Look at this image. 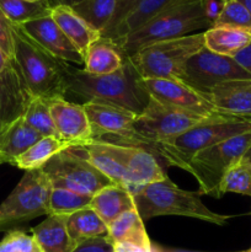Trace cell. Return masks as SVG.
Wrapping results in <instances>:
<instances>
[{
	"mask_svg": "<svg viewBox=\"0 0 251 252\" xmlns=\"http://www.w3.org/2000/svg\"><path fill=\"white\" fill-rule=\"evenodd\" d=\"M66 93L83 98V103L105 101L121 106L137 116L144 111L150 97L127 57L117 71L106 75H94L68 64Z\"/></svg>",
	"mask_w": 251,
	"mask_h": 252,
	"instance_id": "1",
	"label": "cell"
},
{
	"mask_svg": "<svg viewBox=\"0 0 251 252\" xmlns=\"http://www.w3.org/2000/svg\"><path fill=\"white\" fill-rule=\"evenodd\" d=\"M12 39L14 61L33 97H65L68 63L48 53L17 25H12Z\"/></svg>",
	"mask_w": 251,
	"mask_h": 252,
	"instance_id": "2",
	"label": "cell"
},
{
	"mask_svg": "<svg viewBox=\"0 0 251 252\" xmlns=\"http://www.w3.org/2000/svg\"><path fill=\"white\" fill-rule=\"evenodd\" d=\"M211 27L201 0H179L116 44L128 58L148 44L188 36L201 30L207 31Z\"/></svg>",
	"mask_w": 251,
	"mask_h": 252,
	"instance_id": "3",
	"label": "cell"
},
{
	"mask_svg": "<svg viewBox=\"0 0 251 252\" xmlns=\"http://www.w3.org/2000/svg\"><path fill=\"white\" fill-rule=\"evenodd\" d=\"M198 192H189L177 187L167 177L164 181L154 182L133 193L135 209L143 220L161 216H179L223 226L231 216L212 212L202 202Z\"/></svg>",
	"mask_w": 251,
	"mask_h": 252,
	"instance_id": "4",
	"label": "cell"
},
{
	"mask_svg": "<svg viewBox=\"0 0 251 252\" xmlns=\"http://www.w3.org/2000/svg\"><path fill=\"white\" fill-rule=\"evenodd\" d=\"M251 130V120L223 115L201 123L174 139L160 142L149 148L171 166L187 169L192 158L201 150Z\"/></svg>",
	"mask_w": 251,
	"mask_h": 252,
	"instance_id": "5",
	"label": "cell"
},
{
	"mask_svg": "<svg viewBox=\"0 0 251 252\" xmlns=\"http://www.w3.org/2000/svg\"><path fill=\"white\" fill-rule=\"evenodd\" d=\"M204 47V32L155 42L128 57L140 79H177L187 61Z\"/></svg>",
	"mask_w": 251,
	"mask_h": 252,
	"instance_id": "6",
	"label": "cell"
},
{
	"mask_svg": "<svg viewBox=\"0 0 251 252\" xmlns=\"http://www.w3.org/2000/svg\"><path fill=\"white\" fill-rule=\"evenodd\" d=\"M51 189L43 170L25 171L16 187L0 204V231L12 230L32 219L48 216Z\"/></svg>",
	"mask_w": 251,
	"mask_h": 252,
	"instance_id": "7",
	"label": "cell"
},
{
	"mask_svg": "<svg viewBox=\"0 0 251 252\" xmlns=\"http://www.w3.org/2000/svg\"><path fill=\"white\" fill-rule=\"evenodd\" d=\"M223 115L224 113L212 117H203L179 108L170 107L149 97L144 111L135 117L133 125L137 137L135 147L149 149L157 143L174 139L201 123L208 122Z\"/></svg>",
	"mask_w": 251,
	"mask_h": 252,
	"instance_id": "8",
	"label": "cell"
},
{
	"mask_svg": "<svg viewBox=\"0 0 251 252\" xmlns=\"http://www.w3.org/2000/svg\"><path fill=\"white\" fill-rule=\"evenodd\" d=\"M251 145V130L197 153L186 171L196 177L199 194L220 198L219 186L226 170L245 155Z\"/></svg>",
	"mask_w": 251,
	"mask_h": 252,
	"instance_id": "9",
	"label": "cell"
},
{
	"mask_svg": "<svg viewBox=\"0 0 251 252\" xmlns=\"http://www.w3.org/2000/svg\"><path fill=\"white\" fill-rule=\"evenodd\" d=\"M42 170L54 189H70L86 196L93 197L103 187L112 185L108 177L71 148L54 155Z\"/></svg>",
	"mask_w": 251,
	"mask_h": 252,
	"instance_id": "10",
	"label": "cell"
},
{
	"mask_svg": "<svg viewBox=\"0 0 251 252\" xmlns=\"http://www.w3.org/2000/svg\"><path fill=\"white\" fill-rule=\"evenodd\" d=\"M250 78V74L233 57L213 53L203 47L187 61L180 80L208 96L212 89L219 84Z\"/></svg>",
	"mask_w": 251,
	"mask_h": 252,
	"instance_id": "11",
	"label": "cell"
},
{
	"mask_svg": "<svg viewBox=\"0 0 251 252\" xmlns=\"http://www.w3.org/2000/svg\"><path fill=\"white\" fill-rule=\"evenodd\" d=\"M83 105L93 128L94 139L123 145L137 144L133 129L135 113L105 101H89Z\"/></svg>",
	"mask_w": 251,
	"mask_h": 252,
	"instance_id": "12",
	"label": "cell"
},
{
	"mask_svg": "<svg viewBox=\"0 0 251 252\" xmlns=\"http://www.w3.org/2000/svg\"><path fill=\"white\" fill-rule=\"evenodd\" d=\"M142 84L150 97L170 107L179 108L203 117L220 115L208 96L198 93L181 80L162 78L142 79Z\"/></svg>",
	"mask_w": 251,
	"mask_h": 252,
	"instance_id": "13",
	"label": "cell"
},
{
	"mask_svg": "<svg viewBox=\"0 0 251 252\" xmlns=\"http://www.w3.org/2000/svg\"><path fill=\"white\" fill-rule=\"evenodd\" d=\"M111 147L125 167L126 189L132 194L144 186L167 179L157 158L147 148L115 143H111Z\"/></svg>",
	"mask_w": 251,
	"mask_h": 252,
	"instance_id": "14",
	"label": "cell"
},
{
	"mask_svg": "<svg viewBox=\"0 0 251 252\" xmlns=\"http://www.w3.org/2000/svg\"><path fill=\"white\" fill-rule=\"evenodd\" d=\"M33 100L27 84L14 59L0 71V122L9 126L22 117Z\"/></svg>",
	"mask_w": 251,
	"mask_h": 252,
	"instance_id": "15",
	"label": "cell"
},
{
	"mask_svg": "<svg viewBox=\"0 0 251 252\" xmlns=\"http://www.w3.org/2000/svg\"><path fill=\"white\" fill-rule=\"evenodd\" d=\"M51 113L59 139L71 147L93 140V128L89 122L83 103L66 101L65 98L51 100Z\"/></svg>",
	"mask_w": 251,
	"mask_h": 252,
	"instance_id": "16",
	"label": "cell"
},
{
	"mask_svg": "<svg viewBox=\"0 0 251 252\" xmlns=\"http://www.w3.org/2000/svg\"><path fill=\"white\" fill-rule=\"evenodd\" d=\"M17 26L21 27L22 31L30 38L33 39L37 44H39L42 48L46 49L56 58L65 63L84 65V57L59 29L51 15L33 20V21L25 22L22 25H17Z\"/></svg>",
	"mask_w": 251,
	"mask_h": 252,
	"instance_id": "17",
	"label": "cell"
},
{
	"mask_svg": "<svg viewBox=\"0 0 251 252\" xmlns=\"http://www.w3.org/2000/svg\"><path fill=\"white\" fill-rule=\"evenodd\" d=\"M179 0H132L112 30L103 33V38L115 43L139 30L157 15Z\"/></svg>",
	"mask_w": 251,
	"mask_h": 252,
	"instance_id": "18",
	"label": "cell"
},
{
	"mask_svg": "<svg viewBox=\"0 0 251 252\" xmlns=\"http://www.w3.org/2000/svg\"><path fill=\"white\" fill-rule=\"evenodd\" d=\"M208 98L220 113L251 120V78L219 84Z\"/></svg>",
	"mask_w": 251,
	"mask_h": 252,
	"instance_id": "19",
	"label": "cell"
},
{
	"mask_svg": "<svg viewBox=\"0 0 251 252\" xmlns=\"http://www.w3.org/2000/svg\"><path fill=\"white\" fill-rule=\"evenodd\" d=\"M51 16L83 57L89 47L101 38V32L96 31L88 22L84 21L71 6L54 5L52 6Z\"/></svg>",
	"mask_w": 251,
	"mask_h": 252,
	"instance_id": "20",
	"label": "cell"
},
{
	"mask_svg": "<svg viewBox=\"0 0 251 252\" xmlns=\"http://www.w3.org/2000/svg\"><path fill=\"white\" fill-rule=\"evenodd\" d=\"M71 149L83 155L93 166L108 177L112 184L126 187L125 167L116 158L111 143L93 139L85 144L71 147Z\"/></svg>",
	"mask_w": 251,
	"mask_h": 252,
	"instance_id": "21",
	"label": "cell"
},
{
	"mask_svg": "<svg viewBox=\"0 0 251 252\" xmlns=\"http://www.w3.org/2000/svg\"><path fill=\"white\" fill-rule=\"evenodd\" d=\"M90 207L108 226L123 213L134 209L135 203L126 187L112 184L94 194Z\"/></svg>",
	"mask_w": 251,
	"mask_h": 252,
	"instance_id": "22",
	"label": "cell"
},
{
	"mask_svg": "<svg viewBox=\"0 0 251 252\" xmlns=\"http://www.w3.org/2000/svg\"><path fill=\"white\" fill-rule=\"evenodd\" d=\"M41 138L43 137L34 130L24 117L17 118L16 121L6 126L0 134L1 164H11L16 158L24 154Z\"/></svg>",
	"mask_w": 251,
	"mask_h": 252,
	"instance_id": "23",
	"label": "cell"
},
{
	"mask_svg": "<svg viewBox=\"0 0 251 252\" xmlns=\"http://www.w3.org/2000/svg\"><path fill=\"white\" fill-rule=\"evenodd\" d=\"M125 61L126 57L120 47L111 39L101 37L86 51L83 70L94 75H106L117 71Z\"/></svg>",
	"mask_w": 251,
	"mask_h": 252,
	"instance_id": "24",
	"label": "cell"
},
{
	"mask_svg": "<svg viewBox=\"0 0 251 252\" xmlns=\"http://www.w3.org/2000/svg\"><path fill=\"white\" fill-rule=\"evenodd\" d=\"M31 234L43 252H71L76 244L71 240L66 230V216H47Z\"/></svg>",
	"mask_w": 251,
	"mask_h": 252,
	"instance_id": "25",
	"label": "cell"
},
{
	"mask_svg": "<svg viewBox=\"0 0 251 252\" xmlns=\"http://www.w3.org/2000/svg\"><path fill=\"white\" fill-rule=\"evenodd\" d=\"M108 238L113 244H132L143 249L152 250L153 244L145 230L144 220L137 209H132L108 225Z\"/></svg>",
	"mask_w": 251,
	"mask_h": 252,
	"instance_id": "26",
	"label": "cell"
},
{
	"mask_svg": "<svg viewBox=\"0 0 251 252\" xmlns=\"http://www.w3.org/2000/svg\"><path fill=\"white\" fill-rule=\"evenodd\" d=\"M251 32L231 26H212L204 31V47L213 53L233 57L248 46Z\"/></svg>",
	"mask_w": 251,
	"mask_h": 252,
	"instance_id": "27",
	"label": "cell"
},
{
	"mask_svg": "<svg viewBox=\"0 0 251 252\" xmlns=\"http://www.w3.org/2000/svg\"><path fill=\"white\" fill-rule=\"evenodd\" d=\"M66 230L76 245L89 239L108 235V226L91 207L66 216Z\"/></svg>",
	"mask_w": 251,
	"mask_h": 252,
	"instance_id": "28",
	"label": "cell"
},
{
	"mask_svg": "<svg viewBox=\"0 0 251 252\" xmlns=\"http://www.w3.org/2000/svg\"><path fill=\"white\" fill-rule=\"evenodd\" d=\"M70 148L68 143L56 137H43L34 143L29 150L20 155L11 162L17 169L30 171V170L42 169L54 155Z\"/></svg>",
	"mask_w": 251,
	"mask_h": 252,
	"instance_id": "29",
	"label": "cell"
},
{
	"mask_svg": "<svg viewBox=\"0 0 251 252\" xmlns=\"http://www.w3.org/2000/svg\"><path fill=\"white\" fill-rule=\"evenodd\" d=\"M0 9L12 25H22L51 15L52 6L48 0H0Z\"/></svg>",
	"mask_w": 251,
	"mask_h": 252,
	"instance_id": "30",
	"label": "cell"
},
{
	"mask_svg": "<svg viewBox=\"0 0 251 252\" xmlns=\"http://www.w3.org/2000/svg\"><path fill=\"white\" fill-rule=\"evenodd\" d=\"M71 7L84 21L102 33L115 16L117 0H83Z\"/></svg>",
	"mask_w": 251,
	"mask_h": 252,
	"instance_id": "31",
	"label": "cell"
},
{
	"mask_svg": "<svg viewBox=\"0 0 251 252\" xmlns=\"http://www.w3.org/2000/svg\"><path fill=\"white\" fill-rule=\"evenodd\" d=\"M93 197L65 189L52 187L48 199V216H70L90 207Z\"/></svg>",
	"mask_w": 251,
	"mask_h": 252,
	"instance_id": "32",
	"label": "cell"
},
{
	"mask_svg": "<svg viewBox=\"0 0 251 252\" xmlns=\"http://www.w3.org/2000/svg\"><path fill=\"white\" fill-rule=\"evenodd\" d=\"M220 193H240L251 197V162L245 157L240 158L225 171L220 181Z\"/></svg>",
	"mask_w": 251,
	"mask_h": 252,
	"instance_id": "33",
	"label": "cell"
},
{
	"mask_svg": "<svg viewBox=\"0 0 251 252\" xmlns=\"http://www.w3.org/2000/svg\"><path fill=\"white\" fill-rule=\"evenodd\" d=\"M27 123L39 133L42 137H58L51 113V100L42 97H33L24 116Z\"/></svg>",
	"mask_w": 251,
	"mask_h": 252,
	"instance_id": "34",
	"label": "cell"
},
{
	"mask_svg": "<svg viewBox=\"0 0 251 252\" xmlns=\"http://www.w3.org/2000/svg\"><path fill=\"white\" fill-rule=\"evenodd\" d=\"M213 26L239 27L251 32V14L238 0H226Z\"/></svg>",
	"mask_w": 251,
	"mask_h": 252,
	"instance_id": "35",
	"label": "cell"
},
{
	"mask_svg": "<svg viewBox=\"0 0 251 252\" xmlns=\"http://www.w3.org/2000/svg\"><path fill=\"white\" fill-rule=\"evenodd\" d=\"M0 252H43L32 234L12 229L0 241Z\"/></svg>",
	"mask_w": 251,
	"mask_h": 252,
	"instance_id": "36",
	"label": "cell"
},
{
	"mask_svg": "<svg viewBox=\"0 0 251 252\" xmlns=\"http://www.w3.org/2000/svg\"><path fill=\"white\" fill-rule=\"evenodd\" d=\"M0 48L10 59H14V39H12V24L7 20L0 9Z\"/></svg>",
	"mask_w": 251,
	"mask_h": 252,
	"instance_id": "37",
	"label": "cell"
},
{
	"mask_svg": "<svg viewBox=\"0 0 251 252\" xmlns=\"http://www.w3.org/2000/svg\"><path fill=\"white\" fill-rule=\"evenodd\" d=\"M71 252H115V249L108 236H101L79 243Z\"/></svg>",
	"mask_w": 251,
	"mask_h": 252,
	"instance_id": "38",
	"label": "cell"
},
{
	"mask_svg": "<svg viewBox=\"0 0 251 252\" xmlns=\"http://www.w3.org/2000/svg\"><path fill=\"white\" fill-rule=\"evenodd\" d=\"M201 1L204 15H206V17L211 21L212 26H213V24L218 19L219 15H220L221 10H223L224 1L223 0H201Z\"/></svg>",
	"mask_w": 251,
	"mask_h": 252,
	"instance_id": "39",
	"label": "cell"
},
{
	"mask_svg": "<svg viewBox=\"0 0 251 252\" xmlns=\"http://www.w3.org/2000/svg\"><path fill=\"white\" fill-rule=\"evenodd\" d=\"M233 58L235 59L236 63H238L239 65L243 66V68L251 75V41L248 46L244 47L241 51H239L238 53L234 54Z\"/></svg>",
	"mask_w": 251,
	"mask_h": 252,
	"instance_id": "40",
	"label": "cell"
},
{
	"mask_svg": "<svg viewBox=\"0 0 251 252\" xmlns=\"http://www.w3.org/2000/svg\"><path fill=\"white\" fill-rule=\"evenodd\" d=\"M130 1H132V0H117V9H116L115 16H113V19L111 20V22H110V24H108V26L106 27L105 31H103L102 33H101V36H102L103 33H106V32L110 31V30H112L113 27L116 26V24H117L118 20H120V17L122 16L123 11H125L126 7H127L128 5H129Z\"/></svg>",
	"mask_w": 251,
	"mask_h": 252,
	"instance_id": "41",
	"label": "cell"
},
{
	"mask_svg": "<svg viewBox=\"0 0 251 252\" xmlns=\"http://www.w3.org/2000/svg\"><path fill=\"white\" fill-rule=\"evenodd\" d=\"M113 249L115 252H153V249L148 250L132 244H113Z\"/></svg>",
	"mask_w": 251,
	"mask_h": 252,
	"instance_id": "42",
	"label": "cell"
},
{
	"mask_svg": "<svg viewBox=\"0 0 251 252\" xmlns=\"http://www.w3.org/2000/svg\"><path fill=\"white\" fill-rule=\"evenodd\" d=\"M153 252H201V251H188V250H181V249H167V248H162V246L154 245V244H153ZM236 252H251V251L244 250V251H236Z\"/></svg>",
	"mask_w": 251,
	"mask_h": 252,
	"instance_id": "43",
	"label": "cell"
},
{
	"mask_svg": "<svg viewBox=\"0 0 251 252\" xmlns=\"http://www.w3.org/2000/svg\"><path fill=\"white\" fill-rule=\"evenodd\" d=\"M9 62H10V58L6 56V53L0 48V71L4 70V68L9 64Z\"/></svg>",
	"mask_w": 251,
	"mask_h": 252,
	"instance_id": "44",
	"label": "cell"
},
{
	"mask_svg": "<svg viewBox=\"0 0 251 252\" xmlns=\"http://www.w3.org/2000/svg\"><path fill=\"white\" fill-rule=\"evenodd\" d=\"M83 0H58V4L66 5V6H74V5L79 4Z\"/></svg>",
	"mask_w": 251,
	"mask_h": 252,
	"instance_id": "45",
	"label": "cell"
},
{
	"mask_svg": "<svg viewBox=\"0 0 251 252\" xmlns=\"http://www.w3.org/2000/svg\"><path fill=\"white\" fill-rule=\"evenodd\" d=\"M238 1L240 2V4H243L244 7L251 14V0H238Z\"/></svg>",
	"mask_w": 251,
	"mask_h": 252,
	"instance_id": "46",
	"label": "cell"
},
{
	"mask_svg": "<svg viewBox=\"0 0 251 252\" xmlns=\"http://www.w3.org/2000/svg\"><path fill=\"white\" fill-rule=\"evenodd\" d=\"M244 157H245V158H246V159H248V160H249V161H250V162H251V145H250V147H249L248 152H246V153H245V155H244Z\"/></svg>",
	"mask_w": 251,
	"mask_h": 252,
	"instance_id": "47",
	"label": "cell"
},
{
	"mask_svg": "<svg viewBox=\"0 0 251 252\" xmlns=\"http://www.w3.org/2000/svg\"><path fill=\"white\" fill-rule=\"evenodd\" d=\"M5 127H6V126H4V125H2L1 122H0V134H1V133H2V130L5 129Z\"/></svg>",
	"mask_w": 251,
	"mask_h": 252,
	"instance_id": "48",
	"label": "cell"
},
{
	"mask_svg": "<svg viewBox=\"0 0 251 252\" xmlns=\"http://www.w3.org/2000/svg\"><path fill=\"white\" fill-rule=\"evenodd\" d=\"M29 1H41V0H29Z\"/></svg>",
	"mask_w": 251,
	"mask_h": 252,
	"instance_id": "49",
	"label": "cell"
},
{
	"mask_svg": "<svg viewBox=\"0 0 251 252\" xmlns=\"http://www.w3.org/2000/svg\"><path fill=\"white\" fill-rule=\"evenodd\" d=\"M0 165H1V155H0Z\"/></svg>",
	"mask_w": 251,
	"mask_h": 252,
	"instance_id": "50",
	"label": "cell"
},
{
	"mask_svg": "<svg viewBox=\"0 0 251 252\" xmlns=\"http://www.w3.org/2000/svg\"><path fill=\"white\" fill-rule=\"evenodd\" d=\"M223 1H226V0H223Z\"/></svg>",
	"mask_w": 251,
	"mask_h": 252,
	"instance_id": "51",
	"label": "cell"
},
{
	"mask_svg": "<svg viewBox=\"0 0 251 252\" xmlns=\"http://www.w3.org/2000/svg\"><path fill=\"white\" fill-rule=\"evenodd\" d=\"M250 251H251V249H250Z\"/></svg>",
	"mask_w": 251,
	"mask_h": 252,
	"instance_id": "52",
	"label": "cell"
}]
</instances>
